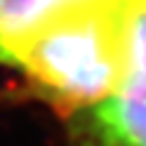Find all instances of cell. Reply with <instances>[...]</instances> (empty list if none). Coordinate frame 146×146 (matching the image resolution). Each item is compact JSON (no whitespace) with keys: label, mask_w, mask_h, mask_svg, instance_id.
Returning <instances> with one entry per match:
<instances>
[{"label":"cell","mask_w":146,"mask_h":146,"mask_svg":"<svg viewBox=\"0 0 146 146\" xmlns=\"http://www.w3.org/2000/svg\"><path fill=\"white\" fill-rule=\"evenodd\" d=\"M14 68L61 108L106 99L125 73L123 0H90L61 12L29 40Z\"/></svg>","instance_id":"6da1fadb"},{"label":"cell","mask_w":146,"mask_h":146,"mask_svg":"<svg viewBox=\"0 0 146 146\" xmlns=\"http://www.w3.org/2000/svg\"><path fill=\"white\" fill-rule=\"evenodd\" d=\"M123 80L90 118L99 146H146V0H123Z\"/></svg>","instance_id":"7a4b0ae2"},{"label":"cell","mask_w":146,"mask_h":146,"mask_svg":"<svg viewBox=\"0 0 146 146\" xmlns=\"http://www.w3.org/2000/svg\"><path fill=\"white\" fill-rule=\"evenodd\" d=\"M90 0H0V66H12L40 29Z\"/></svg>","instance_id":"3957f363"}]
</instances>
